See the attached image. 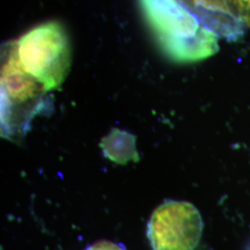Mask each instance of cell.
I'll return each instance as SVG.
<instances>
[{
  "label": "cell",
  "instance_id": "obj_7",
  "mask_svg": "<svg viewBox=\"0 0 250 250\" xmlns=\"http://www.w3.org/2000/svg\"><path fill=\"white\" fill-rule=\"evenodd\" d=\"M85 250H126L124 246L113 242L101 240L91 245Z\"/></svg>",
  "mask_w": 250,
  "mask_h": 250
},
{
  "label": "cell",
  "instance_id": "obj_2",
  "mask_svg": "<svg viewBox=\"0 0 250 250\" xmlns=\"http://www.w3.org/2000/svg\"><path fill=\"white\" fill-rule=\"evenodd\" d=\"M11 45L21 66L46 92L58 88L67 77L72 61L71 45L61 22L53 21L41 23Z\"/></svg>",
  "mask_w": 250,
  "mask_h": 250
},
{
  "label": "cell",
  "instance_id": "obj_4",
  "mask_svg": "<svg viewBox=\"0 0 250 250\" xmlns=\"http://www.w3.org/2000/svg\"><path fill=\"white\" fill-rule=\"evenodd\" d=\"M203 231L197 208L186 201H166L152 213L147 237L153 250H195Z\"/></svg>",
  "mask_w": 250,
  "mask_h": 250
},
{
  "label": "cell",
  "instance_id": "obj_6",
  "mask_svg": "<svg viewBox=\"0 0 250 250\" xmlns=\"http://www.w3.org/2000/svg\"><path fill=\"white\" fill-rule=\"evenodd\" d=\"M232 15L247 29L250 28V0H225Z\"/></svg>",
  "mask_w": 250,
  "mask_h": 250
},
{
  "label": "cell",
  "instance_id": "obj_1",
  "mask_svg": "<svg viewBox=\"0 0 250 250\" xmlns=\"http://www.w3.org/2000/svg\"><path fill=\"white\" fill-rule=\"evenodd\" d=\"M161 50L176 62H196L219 50V36L180 0H139Z\"/></svg>",
  "mask_w": 250,
  "mask_h": 250
},
{
  "label": "cell",
  "instance_id": "obj_5",
  "mask_svg": "<svg viewBox=\"0 0 250 250\" xmlns=\"http://www.w3.org/2000/svg\"><path fill=\"white\" fill-rule=\"evenodd\" d=\"M198 20L219 37L236 41L244 36L246 27L228 9L225 0H180Z\"/></svg>",
  "mask_w": 250,
  "mask_h": 250
},
{
  "label": "cell",
  "instance_id": "obj_3",
  "mask_svg": "<svg viewBox=\"0 0 250 250\" xmlns=\"http://www.w3.org/2000/svg\"><path fill=\"white\" fill-rule=\"evenodd\" d=\"M44 86L25 72L18 62L11 43L5 47L1 67V132L4 137L26 133L31 120L46 102Z\"/></svg>",
  "mask_w": 250,
  "mask_h": 250
}]
</instances>
